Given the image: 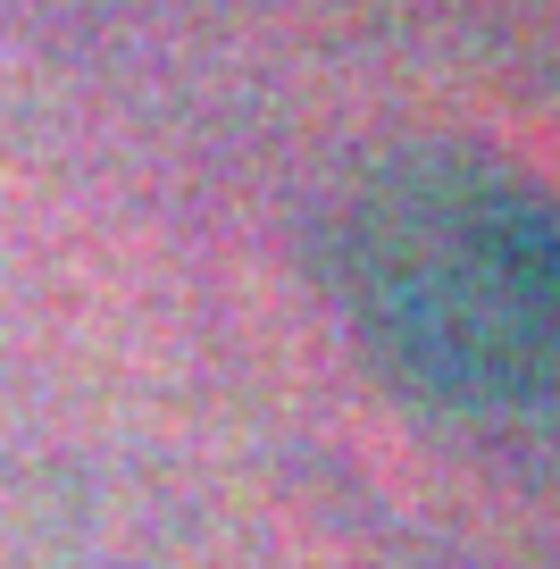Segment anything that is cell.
<instances>
[{
	"label": "cell",
	"mask_w": 560,
	"mask_h": 569,
	"mask_svg": "<svg viewBox=\"0 0 560 569\" xmlns=\"http://www.w3.org/2000/svg\"><path fill=\"white\" fill-rule=\"evenodd\" d=\"M351 336L419 410L560 445V201L477 151H393L327 227Z\"/></svg>",
	"instance_id": "cell-1"
}]
</instances>
